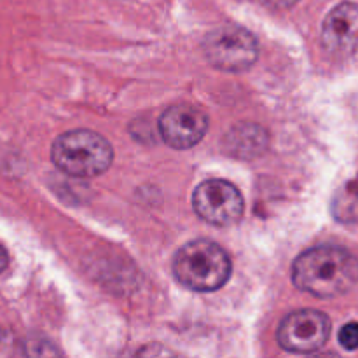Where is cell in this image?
I'll return each instance as SVG.
<instances>
[{
    "mask_svg": "<svg viewBox=\"0 0 358 358\" xmlns=\"http://www.w3.org/2000/svg\"><path fill=\"white\" fill-rule=\"evenodd\" d=\"M294 285L322 299L339 297L358 283V259L343 247H315L296 259Z\"/></svg>",
    "mask_w": 358,
    "mask_h": 358,
    "instance_id": "cell-1",
    "label": "cell"
},
{
    "mask_svg": "<svg viewBox=\"0 0 358 358\" xmlns=\"http://www.w3.org/2000/svg\"><path fill=\"white\" fill-rule=\"evenodd\" d=\"M233 266L227 252L210 240H194L184 245L173 257V275L196 292H213L229 280Z\"/></svg>",
    "mask_w": 358,
    "mask_h": 358,
    "instance_id": "cell-2",
    "label": "cell"
},
{
    "mask_svg": "<svg viewBox=\"0 0 358 358\" xmlns=\"http://www.w3.org/2000/svg\"><path fill=\"white\" fill-rule=\"evenodd\" d=\"M51 159L58 170L70 177L91 178L105 173L110 168L114 150L98 133L90 129H73L55 140Z\"/></svg>",
    "mask_w": 358,
    "mask_h": 358,
    "instance_id": "cell-3",
    "label": "cell"
},
{
    "mask_svg": "<svg viewBox=\"0 0 358 358\" xmlns=\"http://www.w3.org/2000/svg\"><path fill=\"white\" fill-rule=\"evenodd\" d=\"M203 51L206 59L224 72H243L259 58V44L254 35L234 24L210 31L203 41Z\"/></svg>",
    "mask_w": 358,
    "mask_h": 358,
    "instance_id": "cell-4",
    "label": "cell"
},
{
    "mask_svg": "<svg viewBox=\"0 0 358 358\" xmlns=\"http://www.w3.org/2000/svg\"><path fill=\"white\" fill-rule=\"evenodd\" d=\"M192 206L205 222L213 226H229L243 215V196L231 182L212 178L196 187Z\"/></svg>",
    "mask_w": 358,
    "mask_h": 358,
    "instance_id": "cell-5",
    "label": "cell"
},
{
    "mask_svg": "<svg viewBox=\"0 0 358 358\" xmlns=\"http://www.w3.org/2000/svg\"><path fill=\"white\" fill-rule=\"evenodd\" d=\"M331 329V320L322 311H294L280 324L278 343L290 353H315L324 348Z\"/></svg>",
    "mask_w": 358,
    "mask_h": 358,
    "instance_id": "cell-6",
    "label": "cell"
},
{
    "mask_svg": "<svg viewBox=\"0 0 358 358\" xmlns=\"http://www.w3.org/2000/svg\"><path fill=\"white\" fill-rule=\"evenodd\" d=\"M208 117L191 105H173L159 117V133L173 149H191L206 135Z\"/></svg>",
    "mask_w": 358,
    "mask_h": 358,
    "instance_id": "cell-7",
    "label": "cell"
},
{
    "mask_svg": "<svg viewBox=\"0 0 358 358\" xmlns=\"http://www.w3.org/2000/svg\"><path fill=\"white\" fill-rule=\"evenodd\" d=\"M322 42L334 55H346L358 45V6L343 2L336 6L322 27Z\"/></svg>",
    "mask_w": 358,
    "mask_h": 358,
    "instance_id": "cell-8",
    "label": "cell"
},
{
    "mask_svg": "<svg viewBox=\"0 0 358 358\" xmlns=\"http://www.w3.org/2000/svg\"><path fill=\"white\" fill-rule=\"evenodd\" d=\"M227 142H229V149H233V154L252 157L255 154H261V150H264L266 133L257 126L245 124L233 129L227 136Z\"/></svg>",
    "mask_w": 358,
    "mask_h": 358,
    "instance_id": "cell-9",
    "label": "cell"
},
{
    "mask_svg": "<svg viewBox=\"0 0 358 358\" xmlns=\"http://www.w3.org/2000/svg\"><path fill=\"white\" fill-rule=\"evenodd\" d=\"M332 215L339 222H358V177L346 182L334 196Z\"/></svg>",
    "mask_w": 358,
    "mask_h": 358,
    "instance_id": "cell-10",
    "label": "cell"
},
{
    "mask_svg": "<svg viewBox=\"0 0 358 358\" xmlns=\"http://www.w3.org/2000/svg\"><path fill=\"white\" fill-rule=\"evenodd\" d=\"M339 345L343 346L348 352L358 350V324L357 322H350V324L343 325L341 331H339Z\"/></svg>",
    "mask_w": 358,
    "mask_h": 358,
    "instance_id": "cell-11",
    "label": "cell"
},
{
    "mask_svg": "<svg viewBox=\"0 0 358 358\" xmlns=\"http://www.w3.org/2000/svg\"><path fill=\"white\" fill-rule=\"evenodd\" d=\"M264 3H268L269 7H275V9H287V7L296 6L299 0H262Z\"/></svg>",
    "mask_w": 358,
    "mask_h": 358,
    "instance_id": "cell-12",
    "label": "cell"
},
{
    "mask_svg": "<svg viewBox=\"0 0 358 358\" xmlns=\"http://www.w3.org/2000/svg\"><path fill=\"white\" fill-rule=\"evenodd\" d=\"M9 266V255H7L6 248L0 247V273H3Z\"/></svg>",
    "mask_w": 358,
    "mask_h": 358,
    "instance_id": "cell-13",
    "label": "cell"
},
{
    "mask_svg": "<svg viewBox=\"0 0 358 358\" xmlns=\"http://www.w3.org/2000/svg\"><path fill=\"white\" fill-rule=\"evenodd\" d=\"M0 338H2V336H0Z\"/></svg>",
    "mask_w": 358,
    "mask_h": 358,
    "instance_id": "cell-14",
    "label": "cell"
}]
</instances>
